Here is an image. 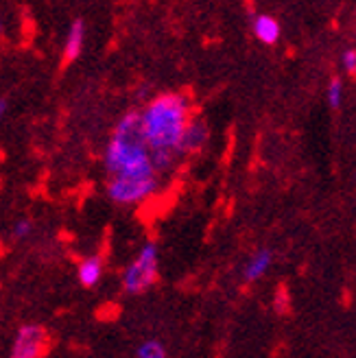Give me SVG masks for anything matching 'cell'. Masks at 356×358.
<instances>
[{"mask_svg": "<svg viewBox=\"0 0 356 358\" xmlns=\"http://www.w3.org/2000/svg\"><path fill=\"white\" fill-rule=\"evenodd\" d=\"M140 116V134L145 138L149 151H175L177 142L190 120V103L184 94L166 92L155 96ZM180 155V153H177Z\"/></svg>", "mask_w": 356, "mask_h": 358, "instance_id": "1", "label": "cell"}, {"mask_svg": "<svg viewBox=\"0 0 356 358\" xmlns=\"http://www.w3.org/2000/svg\"><path fill=\"white\" fill-rule=\"evenodd\" d=\"M105 169L118 177H153L157 175L151 162V153L145 138L140 134V116L138 112L124 114L112 140L105 151Z\"/></svg>", "mask_w": 356, "mask_h": 358, "instance_id": "2", "label": "cell"}, {"mask_svg": "<svg viewBox=\"0 0 356 358\" xmlns=\"http://www.w3.org/2000/svg\"><path fill=\"white\" fill-rule=\"evenodd\" d=\"M157 282V245L149 241L140 249L138 258L124 268L122 273V289L129 295L145 293Z\"/></svg>", "mask_w": 356, "mask_h": 358, "instance_id": "3", "label": "cell"}, {"mask_svg": "<svg viewBox=\"0 0 356 358\" xmlns=\"http://www.w3.org/2000/svg\"><path fill=\"white\" fill-rule=\"evenodd\" d=\"M157 192V177H118L114 175L108 184V194L114 203L136 206L147 201Z\"/></svg>", "mask_w": 356, "mask_h": 358, "instance_id": "4", "label": "cell"}, {"mask_svg": "<svg viewBox=\"0 0 356 358\" xmlns=\"http://www.w3.org/2000/svg\"><path fill=\"white\" fill-rule=\"evenodd\" d=\"M44 343H46V332L42 326H35V324L22 326L15 334L11 358H40Z\"/></svg>", "mask_w": 356, "mask_h": 358, "instance_id": "5", "label": "cell"}, {"mask_svg": "<svg viewBox=\"0 0 356 358\" xmlns=\"http://www.w3.org/2000/svg\"><path fill=\"white\" fill-rule=\"evenodd\" d=\"M210 140V129L204 120H188L186 127L177 142V153L180 155H190V153H199Z\"/></svg>", "mask_w": 356, "mask_h": 358, "instance_id": "6", "label": "cell"}, {"mask_svg": "<svg viewBox=\"0 0 356 358\" xmlns=\"http://www.w3.org/2000/svg\"><path fill=\"white\" fill-rule=\"evenodd\" d=\"M83 46H85V22L81 17L73 20L68 29V35H66V42H64V59L66 62H75L81 57L83 52Z\"/></svg>", "mask_w": 356, "mask_h": 358, "instance_id": "7", "label": "cell"}, {"mask_svg": "<svg viewBox=\"0 0 356 358\" xmlns=\"http://www.w3.org/2000/svg\"><path fill=\"white\" fill-rule=\"evenodd\" d=\"M252 31H254L256 38L266 46H273L280 40V22L273 15H264V13L256 15L254 22H252Z\"/></svg>", "mask_w": 356, "mask_h": 358, "instance_id": "8", "label": "cell"}, {"mask_svg": "<svg viewBox=\"0 0 356 358\" xmlns=\"http://www.w3.org/2000/svg\"><path fill=\"white\" fill-rule=\"evenodd\" d=\"M103 268H105L103 258H99V256L83 258L77 266V278H79L81 286H85V289H94L103 278Z\"/></svg>", "mask_w": 356, "mask_h": 358, "instance_id": "9", "label": "cell"}, {"mask_svg": "<svg viewBox=\"0 0 356 358\" xmlns=\"http://www.w3.org/2000/svg\"><path fill=\"white\" fill-rule=\"evenodd\" d=\"M271 264H273V252H271V249H260V252H256L252 258H249L243 275H245L247 282H256L266 271H269Z\"/></svg>", "mask_w": 356, "mask_h": 358, "instance_id": "10", "label": "cell"}, {"mask_svg": "<svg viewBox=\"0 0 356 358\" xmlns=\"http://www.w3.org/2000/svg\"><path fill=\"white\" fill-rule=\"evenodd\" d=\"M136 354H138V358H169L166 348L162 345V341H157V338H149V341H145L138 348Z\"/></svg>", "mask_w": 356, "mask_h": 358, "instance_id": "11", "label": "cell"}, {"mask_svg": "<svg viewBox=\"0 0 356 358\" xmlns=\"http://www.w3.org/2000/svg\"><path fill=\"white\" fill-rule=\"evenodd\" d=\"M326 99H328V105L332 110H339L343 105V99H346V87H343V81L341 79H332L328 83V90H326Z\"/></svg>", "mask_w": 356, "mask_h": 358, "instance_id": "12", "label": "cell"}, {"mask_svg": "<svg viewBox=\"0 0 356 358\" xmlns=\"http://www.w3.org/2000/svg\"><path fill=\"white\" fill-rule=\"evenodd\" d=\"M341 66H343V73L354 75V70H356V52H354V48H346V50H343V55H341Z\"/></svg>", "mask_w": 356, "mask_h": 358, "instance_id": "13", "label": "cell"}, {"mask_svg": "<svg viewBox=\"0 0 356 358\" xmlns=\"http://www.w3.org/2000/svg\"><path fill=\"white\" fill-rule=\"evenodd\" d=\"M33 231V223L29 219H22V221H17L15 227H13V236L15 238H27L29 234Z\"/></svg>", "mask_w": 356, "mask_h": 358, "instance_id": "14", "label": "cell"}, {"mask_svg": "<svg viewBox=\"0 0 356 358\" xmlns=\"http://www.w3.org/2000/svg\"><path fill=\"white\" fill-rule=\"evenodd\" d=\"M5 112H7V101H5V99H0V120H3Z\"/></svg>", "mask_w": 356, "mask_h": 358, "instance_id": "15", "label": "cell"}, {"mask_svg": "<svg viewBox=\"0 0 356 358\" xmlns=\"http://www.w3.org/2000/svg\"><path fill=\"white\" fill-rule=\"evenodd\" d=\"M3 31H5V29H3V22H0V35H3Z\"/></svg>", "mask_w": 356, "mask_h": 358, "instance_id": "16", "label": "cell"}]
</instances>
